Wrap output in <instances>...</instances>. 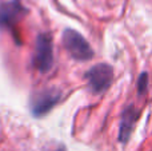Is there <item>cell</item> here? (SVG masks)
Returning <instances> with one entry per match:
<instances>
[{
    "label": "cell",
    "instance_id": "2",
    "mask_svg": "<svg viewBox=\"0 0 152 151\" xmlns=\"http://www.w3.org/2000/svg\"><path fill=\"white\" fill-rule=\"evenodd\" d=\"M34 66L42 74L48 72L53 66V42L50 34H40L36 37L34 52Z\"/></svg>",
    "mask_w": 152,
    "mask_h": 151
},
{
    "label": "cell",
    "instance_id": "3",
    "mask_svg": "<svg viewBox=\"0 0 152 151\" xmlns=\"http://www.w3.org/2000/svg\"><path fill=\"white\" fill-rule=\"evenodd\" d=\"M87 80H88L89 88L95 94H102L107 90L112 83L113 78V70L111 66L103 63L96 64L87 72Z\"/></svg>",
    "mask_w": 152,
    "mask_h": 151
},
{
    "label": "cell",
    "instance_id": "7",
    "mask_svg": "<svg viewBox=\"0 0 152 151\" xmlns=\"http://www.w3.org/2000/svg\"><path fill=\"white\" fill-rule=\"evenodd\" d=\"M147 84H148V76H147V74H142V75H140V79H139V84H137L140 94H143L145 90H147Z\"/></svg>",
    "mask_w": 152,
    "mask_h": 151
},
{
    "label": "cell",
    "instance_id": "6",
    "mask_svg": "<svg viewBox=\"0 0 152 151\" xmlns=\"http://www.w3.org/2000/svg\"><path fill=\"white\" fill-rule=\"evenodd\" d=\"M21 12H23V8L18 1H12L3 5L0 8V24L11 26V24H13L18 20V18L20 16Z\"/></svg>",
    "mask_w": 152,
    "mask_h": 151
},
{
    "label": "cell",
    "instance_id": "1",
    "mask_svg": "<svg viewBox=\"0 0 152 151\" xmlns=\"http://www.w3.org/2000/svg\"><path fill=\"white\" fill-rule=\"evenodd\" d=\"M63 44L67 52L75 59V60L87 62L94 56L89 43L81 34L75 29H66L63 34Z\"/></svg>",
    "mask_w": 152,
    "mask_h": 151
},
{
    "label": "cell",
    "instance_id": "8",
    "mask_svg": "<svg viewBox=\"0 0 152 151\" xmlns=\"http://www.w3.org/2000/svg\"><path fill=\"white\" fill-rule=\"evenodd\" d=\"M53 151H66V149H64V147H60V149H56V150H53Z\"/></svg>",
    "mask_w": 152,
    "mask_h": 151
},
{
    "label": "cell",
    "instance_id": "5",
    "mask_svg": "<svg viewBox=\"0 0 152 151\" xmlns=\"http://www.w3.org/2000/svg\"><path fill=\"white\" fill-rule=\"evenodd\" d=\"M137 118H139V112L136 111V108H135L134 106L127 107L123 111L120 130H119V141H120L121 143H127V142H128Z\"/></svg>",
    "mask_w": 152,
    "mask_h": 151
},
{
    "label": "cell",
    "instance_id": "4",
    "mask_svg": "<svg viewBox=\"0 0 152 151\" xmlns=\"http://www.w3.org/2000/svg\"><path fill=\"white\" fill-rule=\"evenodd\" d=\"M60 100V91L56 88H45L36 92L31 99V110L35 117H43L55 107Z\"/></svg>",
    "mask_w": 152,
    "mask_h": 151
}]
</instances>
